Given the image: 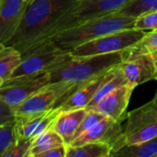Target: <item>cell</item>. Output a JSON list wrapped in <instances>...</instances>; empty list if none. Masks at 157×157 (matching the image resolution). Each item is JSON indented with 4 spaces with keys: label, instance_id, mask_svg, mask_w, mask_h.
<instances>
[{
    "label": "cell",
    "instance_id": "1",
    "mask_svg": "<svg viewBox=\"0 0 157 157\" xmlns=\"http://www.w3.org/2000/svg\"><path fill=\"white\" fill-rule=\"evenodd\" d=\"M125 52H116L83 57L70 56L50 72L51 83L67 82L80 86L121 63Z\"/></svg>",
    "mask_w": 157,
    "mask_h": 157
},
{
    "label": "cell",
    "instance_id": "2",
    "mask_svg": "<svg viewBox=\"0 0 157 157\" xmlns=\"http://www.w3.org/2000/svg\"><path fill=\"white\" fill-rule=\"evenodd\" d=\"M134 22L135 17L114 12L91 18L63 32L52 42L59 48L70 52L79 45L109 33L132 29L134 26Z\"/></svg>",
    "mask_w": 157,
    "mask_h": 157
},
{
    "label": "cell",
    "instance_id": "3",
    "mask_svg": "<svg viewBox=\"0 0 157 157\" xmlns=\"http://www.w3.org/2000/svg\"><path fill=\"white\" fill-rule=\"evenodd\" d=\"M79 0H34L25 12L23 19L10 41L17 50L34 38L48 23L74 6Z\"/></svg>",
    "mask_w": 157,
    "mask_h": 157
},
{
    "label": "cell",
    "instance_id": "4",
    "mask_svg": "<svg viewBox=\"0 0 157 157\" xmlns=\"http://www.w3.org/2000/svg\"><path fill=\"white\" fill-rule=\"evenodd\" d=\"M125 124L111 148V155L126 145L148 141L157 136V94L144 106L127 113Z\"/></svg>",
    "mask_w": 157,
    "mask_h": 157
},
{
    "label": "cell",
    "instance_id": "5",
    "mask_svg": "<svg viewBox=\"0 0 157 157\" xmlns=\"http://www.w3.org/2000/svg\"><path fill=\"white\" fill-rule=\"evenodd\" d=\"M146 33V30L134 28L126 29L87 41L71 50L69 52L74 57H83L122 52L139 41Z\"/></svg>",
    "mask_w": 157,
    "mask_h": 157
},
{
    "label": "cell",
    "instance_id": "6",
    "mask_svg": "<svg viewBox=\"0 0 157 157\" xmlns=\"http://www.w3.org/2000/svg\"><path fill=\"white\" fill-rule=\"evenodd\" d=\"M79 86L67 82L50 83L13 109L15 117L44 112L60 104Z\"/></svg>",
    "mask_w": 157,
    "mask_h": 157
},
{
    "label": "cell",
    "instance_id": "7",
    "mask_svg": "<svg viewBox=\"0 0 157 157\" xmlns=\"http://www.w3.org/2000/svg\"><path fill=\"white\" fill-rule=\"evenodd\" d=\"M70 56L68 51L59 48L54 42L43 44L22 54V61L11 77L51 72Z\"/></svg>",
    "mask_w": 157,
    "mask_h": 157
},
{
    "label": "cell",
    "instance_id": "8",
    "mask_svg": "<svg viewBox=\"0 0 157 157\" xmlns=\"http://www.w3.org/2000/svg\"><path fill=\"white\" fill-rule=\"evenodd\" d=\"M50 83L49 72L10 77L0 87V99L14 109Z\"/></svg>",
    "mask_w": 157,
    "mask_h": 157
},
{
    "label": "cell",
    "instance_id": "9",
    "mask_svg": "<svg viewBox=\"0 0 157 157\" xmlns=\"http://www.w3.org/2000/svg\"><path fill=\"white\" fill-rule=\"evenodd\" d=\"M131 0H79L68 9L72 28L94 17L117 12Z\"/></svg>",
    "mask_w": 157,
    "mask_h": 157
},
{
    "label": "cell",
    "instance_id": "10",
    "mask_svg": "<svg viewBox=\"0 0 157 157\" xmlns=\"http://www.w3.org/2000/svg\"><path fill=\"white\" fill-rule=\"evenodd\" d=\"M134 88L130 84L122 85L106 95L89 110L97 111L117 121H123L126 120V110Z\"/></svg>",
    "mask_w": 157,
    "mask_h": 157
},
{
    "label": "cell",
    "instance_id": "11",
    "mask_svg": "<svg viewBox=\"0 0 157 157\" xmlns=\"http://www.w3.org/2000/svg\"><path fill=\"white\" fill-rule=\"evenodd\" d=\"M29 4L25 0H3L0 5V44H7L16 34Z\"/></svg>",
    "mask_w": 157,
    "mask_h": 157
},
{
    "label": "cell",
    "instance_id": "12",
    "mask_svg": "<svg viewBox=\"0 0 157 157\" xmlns=\"http://www.w3.org/2000/svg\"><path fill=\"white\" fill-rule=\"evenodd\" d=\"M120 67L128 84L134 87L155 79L157 75V66L153 54L124 60L120 63Z\"/></svg>",
    "mask_w": 157,
    "mask_h": 157
},
{
    "label": "cell",
    "instance_id": "13",
    "mask_svg": "<svg viewBox=\"0 0 157 157\" xmlns=\"http://www.w3.org/2000/svg\"><path fill=\"white\" fill-rule=\"evenodd\" d=\"M121 123L122 121H117L109 117H105L75 138L69 145L79 146L89 143H106L112 146L121 132Z\"/></svg>",
    "mask_w": 157,
    "mask_h": 157
},
{
    "label": "cell",
    "instance_id": "14",
    "mask_svg": "<svg viewBox=\"0 0 157 157\" xmlns=\"http://www.w3.org/2000/svg\"><path fill=\"white\" fill-rule=\"evenodd\" d=\"M60 112L61 109L57 107L40 113L16 117V130L17 136L26 139L35 138L38 134L52 128Z\"/></svg>",
    "mask_w": 157,
    "mask_h": 157
},
{
    "label": "cell",
    "instance_id": "15",
    "mask_svg": "<svg viewBox=\"0 0 157 157\" xmlns=\"http://www.w3.org/2000/svg\"><path fill=\"white\" fill-rule=\"evenodd\" d=\"M112 69V68H111ZM111 69L103 75L92 78L80 85L72 94H70L59 106L61 110H71L86 109L94 98L100 86L109 77Z\"/></svg>",
    "mask_w": 157,
    "mask_h": 157
},
{
    "label": "cell",
    "instance_id": "16",
    "mask_svg": "<svg viewBox=\"0 0 157 157\" xmlns=\"http://www.w3.org/2000/svg\"><path fill=\"white\" fill-rule=\"evenodd\" d=\"M86 109L61 110L52 128L63 138L64 144L69 145L74 140L75 132L86 116Z\"/></svg>",
    "mask_w": 157,
    "mask_h": 157
},
{
    "label": "cell",
    "instance_id": "17",
    "mask_svg": "<svg viewBox=\"0 0 157 157\" xmlns=\"http://www.w3.org/2000/svg\"><path fill=\"white\" fill-rule=\"evenodd\" d=\"M63 144H65L63 138L52 128H49L32 139L28 157H38L40 154L47 150Z\"/></svg>",
    "mask_w": 157,
    "mask_h": 157
},
{
    "label": "cell",
    "instance_id": "18",
    "mask_svg": "<svg viewBox=\"0 0 157 157\" xmlns=\"http://www.w3.org/2000/svg\"><path fill=\"white\" fill-rule=\"evenodd\" d=\"M21 61L22 55L17 48L0 44V77L5 81L11 77Z\"/></svg>",
    "mask_w": 157,
    "mask_h": 157
},
{
    "label": "cell",
    "instance_id": "19",
    "mask_svg": "<svg viewBox=\"0 0 157 157\" xmlns=\"http://www.w3.org/2000/svg\"><path fill=\"white\" fill-rule=\"evenodd\" d=\"M126 84H128V82H127V80H126V78H125V76H124V75H123V73L120 67V64L113 67L111 69V72H110L109 77L100 86V87L98 88V92L96 93L94 98L91 100V102L88 104V106L86 109L87 110L91 109L109 92H111L115 88H117L122 85H126Z\"/></svg>",
    "mask_w": 157,
    "mask_h": 157
},
{
    "label": "cell",
    "instance_id": "20",
    "mask_svg": "<svg viewBox=\"0 0 157 157\" xmlns=\"http://www.w3.org/2000/svg\"><path fill=\"white\" fill-rule=\"evenodd\" d=\"M157 157V136L135 144L126 145L114 152L111 157Z\"/></svg>",
    "mask_w": 157,
    "mask_h": 157
},
{
    "label": "cell",
    "instance_id": "21",
    "mask_svg": "<svg viewBox=\"0 0 157 157\" xmlns=\"http://www.w3.org/2000/svg\"><path fill=\"white\" fill-rule=\"evenodd\" d=\"M112 149L106 143H89L79 146L67 145L66 157H109Z\"/></svg>",
    "mask_w": 157,
    "mask_h": 157
},
{
    "label": "cell",
    "instance_id": "22",
    "mask_svg": "<svg viewBox=\"0 0 157 157\" xmlns=\"http://www.w3.org/2000/svg\"><path fill=\"white\" fill-rule=\"evenodd\" d=\"M157 52V29L150 30L139 41L125 50V59H132L145 54H154Z\"/></svg>",
    "mask_w": 157,
    "mask_h": 157
},
{
    "label": "cell",
    "instance_id": "23",
    "mask_svg": "<svg viewBox=\"0 0 157 157\" xmlns=\"http://www.w3.org/2000/svg\"><path fill=\"white\" fill-rule=\"evenodd\" d=\"M157 10V0H131L117 13L138 17L144 14Z\"/></svg>",
    "mask_w": 157,
    "mask_h": 157
},
{
    "label": "cell",
    "instance_id": "24",
    "mask_svg": "<svg viewBox=\"0 0 157 157\" xmlns=\"http://www.w3.org/2000/svg\"><path fill=\"white\" fill-rule=\"evenodd\" d=\"M17 137L16 119L0 126V157Z\"/></svg>",
    "mask_w": 157,
    "mask_h": 157
},
{
    "label": "cell",
    "instance_id": "25",
    "mask_svg": "<svg viewBox=\"0 0 157 157\" xmlns=\"http://www.w3.org/2000/svg\"><path fill=\"white\" fill-rule=\"evenodd\" d=\"M31 143L32 139L17 137L3 154L2 157H28Z\"/></svg>",
    "mask_w": 157,
    "mask_h": 157
},
{
    "label": "cell",
    "instance_id": "26",
    "mask_svg": "<svg viewBox=\"0 0 157 157\" xmlns=\"http://www.w3.org/2000/svg\"><path fill=\"white\" fill-rule=\"evenodd\" d=\"M133 28L146 31L157 29V10L136 17Z\"/></svg>",
    "mask_w": 157,
    "mask_h": 157
},
{
    "label": "cell",
    "instance_id": "27",
    "mask_svg": "<svg viewBox=\"0 0 157 157\" xmlns=\"http://www.w3.org/2000/svg\"><path fill=\"white\" fill-rule=\"evenodd\" d=\"M103 118H105L104 115L97 112V111H94V110H87L86 116L84 117L83 121H81L76 132H75V138H76L77 136H79L80 134H82L83 132H85L86 130H88L89 128H91L92 126H94L96 123H98V121H100ZM74 138V139H75Z\"/></svg>",
    "mask_w": 157,
    "mask_h": 157
},
{
    "label": "cell",
    "instance_id": "28",
    "mask_svg": "<svg viewBox=\"0 0 157 157\" xmlns=\"http://www.w3.org/2000/svg\"><path fill=\"white\" fill-rule=\"evenodd\" d=\"M15 119L16 117L14 115L13 109L0 99V126Z\"/></svg>",
    "mask_w": 157,
    "mask_h": 157
},
{
    "label": "cell",
    "instance_id": "29",
    "mask_svg": "<svg viewBox=\"0 0 157 157\" xmlns=\"http://www.w3.org/2000/svg\"><path fill=\"white\" fill-rule=\"evenodd\" d=\"M67 145H60L50 150H47L41 154H40L38 157H66Z\"/></svg>",
    "mask_w": 157,
    "mask_h": 157
},
{
    "label": "cell",
    "instance_id": "30",
    "mask_svg": "<svg viewBox=\"0 0 157 157\" xmlns=\"http://www.w3.org/2000/svg\"><path fill=\"white\" fill-rule=\"evenodd\" d=\"M153 56H154V58H155V63H156V66H157V52L153 54Z\"/></svg>",
    "mask_w": 157,
    "mask_h": 157
},
{
    "label": "cell",
    "instance_id": "31",
    "mask_svg": "<svg viewBox=\"0 0 157 157\" xmlns=\"http://www.w3.org/2000/svg\"><path fill=\"white\" fill-rule=\"evenodd\" d=\"M4 81H5V80H4L2 77H0V87L2 86V85H3V83H4Z\"/></svg>",
    "mask_w": 157,
    "mask_h": 157
},
{
    "label": "cell",
    "instance_id": "32",
    "mask_svg": "<svg viewBox=\"0 0 157 157\" xmlns=\"http://www.w3.org/2000/svg\"><path fill=\"white\" fill-rule=\"evenodd\" d=\"M33 1H34V0H25V2H26V3H28L29 5L30 3H32Z\"/></svg>",
    "mask_w": 157,
    "mask_h": 157
},
{
    "label": "cell",
    "instance_id": "33",
    "mask_svg": "<svg viewBox=\"0 0 157 157\" xmlns=\"http://www.w3.org/2000/svg\"><path fill=\"white\" fill-rule=\"evenodd\" d=\"M2 1H3V0H0V5H1V3H2Z\"/></svg>",
    "mask_w": 157,
    "mask_h": 157
},
{
    "label": "cell",
    "instance_id": "34",
    "mask_svg": "<svg viewBox=\"0 0 157 157\" xmlns=\"http://www.w3.org/2000/svg\"><path fill=\"white\" fill-rule=\"evenodd\" d=\"M155 80H157V75H156V77H155Z\"/></svg>",
    "mask_w": 157,
    "mask_h": 157
}]
</instances>
